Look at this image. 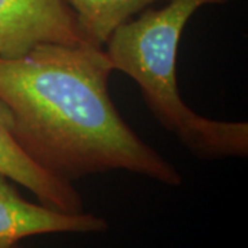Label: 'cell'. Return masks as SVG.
I'll use <instances>...</instances> for the list:
<instances>
[{
    "label": "cell",
    "instance_id": "obj_1",
    "mask_svg": "<svg viewBox=\"0 0 248 248\" xmlns=\"http://www.w3.org/2000/svg\"><path fill=\"white\" fill-rule=\"evenodd\" d=\"M115 71L94 46L42 43L0 57V102L18 145L42 169L71 182L124 170L178 186V170L134 133L108 91Z\"/></svg>",
    "mask_w": 248,
    "mask_h": 248
},
{
    "label": "cell",
    "instance_id": "obj_2",
    "mask_svg": "<svg viewBox=\"0 0 248 248\" xmlns=\"http://www.w3.org/2000/svg\"><path fill=\"white\" fill-rule=\"evenodd\" d=\"M236 0H169L115 29L107 53L113 69L133 78L159 123L199 159L243 157L248 153V123L218 122L185 105L177 84V53L182 31L199 9Z\"/></svg>",
    "mask_w": 248,
    "mask_h": 248
},
{
    "label": "cell",
    "instance_id": "obj_3",
    "mask_svg": "<svg viewBox=\"0 0 248 248\" xmlns=\"http://www.w3.org/2000/svg\"><path fill=\"white\" fill-rule=\"evenodd\" d=\"M42 43L91 46L65 0H0V57Z\"/></svg>",
    "mask_w": 248,
    "mask_h": 248
},
{
    "label": "cell",
    "instance_id": "obj_4",
    "mask_svg": "<svg viewBox=\"0 0 248 248\" xmlns=\"http://www.w3.org/2000/svg\"><path fill=\"white\" fill-rule=\"evenodd\" d=\"M109 223L94 214H68L27 202L0 174V248H11L32 236L51 233H102Z\"/></svg>",
    "mask_w": 248,
    "mask_h": 248
},
{
    "label": "cell",
    "instance_id": "obj_5",
    "mask_svg": "<svg viewBox=\"0 0 248 248\" xmlns=\"http://www.w3.org/2000/svg\"><path fill=\"white\" fill-rule=\"evenodd\" d=\"M0 174L25 186L39 203L57 211L83 213V200L71 182L42 169L18 145L10 130L9 113L0 102Z\"/></svg>",
    "mask_w": 248,
    "mask_h": 248
},
{
    "label": "cell",
    "instance_id": "obj_6",
    "mask_svg": "<svg viewBox=\"0 0 248 248\" xmlns=\"http://www.w3.org/2000/svg\"><path fill=\"white\" fill-rule=\"evenodd\" d=\"M90 45L102 48L117 27L160 0H65Z\"/></svg>",
    "mask_w": 248,
    "mask_h": 248
},
{
    "label": "cell",
    "instance_id": "obj_7",
    "mask_svg": "<svg viewBox=\"0 0 248 248\" xmlns=\"http://www.w3.org/2000/svg\"><path fill=\"white\" fill-rule=\"evenodd\" d=\"M11 248H27V247H22L21 244H17V246H14V247H11Z\"/></svg>",
    "mask_w": 248,
    "mask_h": 248
}]
</instances>
